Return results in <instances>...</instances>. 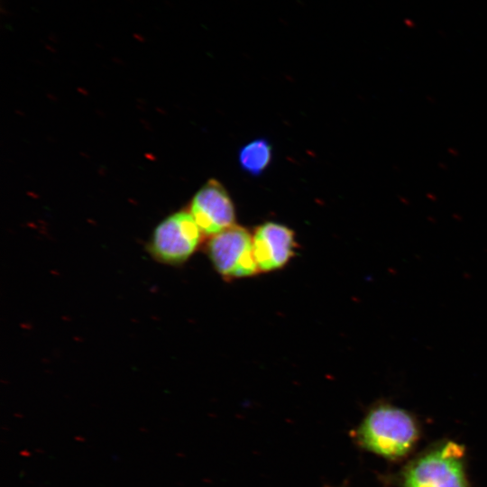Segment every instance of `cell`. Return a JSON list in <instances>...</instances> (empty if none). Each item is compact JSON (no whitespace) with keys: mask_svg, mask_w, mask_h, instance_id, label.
<instances>
[{"mask_svg":"<svg viewBox=\"0 0 487 487\" xmlns=\"http://www.w3.org/2000/svg\"><path fill=\"white\" fill-rule=\"evenodd\" d=\"M351 436L361 448L388 459L407 455L418 438L414 417L390 403L373 405Z\"/></svg>","mask_w":487,"mask_h":487,"instance_id":"obj_1","label":"cell"},{"mask_svg":"<svg viewBox=\"0 0 487 487\" xmlns=\"http://www.w3.org/2000/svg\"><path fill=\"white\" fill-rule=\"evenodd\" d=\"M464 448L449 441L414 460L403 473V487H468Z\"/></svg>","mask_w":487,"mask_h":487,"instance_id":"obj_2","label":"cell"},{"mask_svg":"<svg viewBox=\"0 0 487 487\" xmlns=\"http://www.w3.org/2000/svg\"><path fill=\"white\" fill-rule=\"evenodd\" d=\"M201 236L202 232L193 216L185 211L177 212L155 228L149 250L162 263L180 264L194 253Z\"/></svg>","mask_w":487,"mask_h":487,"instance_id":"obj_3","label":"cell"},{"mask_svg":"<svg viewBox=\"0 0 487 487\" xmlns=\"http://www.w3.org/2000/svg\"><path fill=\"white\" fill-rule=\"evenodd\" d=\"M207 253L213 266L224 278L251 277L259 271L253 235L242 226L234 225L211 236Z\"/></svg>","mask_w":487,"mask_h":487,"instance_id":"obj_4","label":"cell"},{"mask_svg":"<svg viewBox=\"0 0 487 487\" xmlns=\"http://www.w3.org/2000/svg\"><path fill=\"white\" fill-rule=\"evenodd\" d=\"M189 213L205 235L213 236L234 225L233 202L225 188L216 179L208 180L197 192Z\"/></svg>","mask_w":487,"mask_h":487,"instance_id":"obj_5","label":"cell"},{"mask_svg":"<svg viewBox=\"0 0 487 487\" xmlns=\"http://www.w3.org/2000/svg\"><path fill=\"white\" fill-rule=\"evenodd\" d=\"M253 254L259 271H271L285 266L294 255V232L273 222L258 226L253 234Z\"/></svg>","mask_w":487,"mask_h":487,"instance_id":"obj_6","label":"cell"},{"mask_svg":"<svg viewBox=\"0 0 487 487\" xmlns=\"http://www.w3.org/2000/svg\"><path fill=\"white\" fill-rule=\"evenodd\" d=\"M271 159V147L265 139H256L239 151V162L244 170L251 175H260Z\"/></svg>","mask_w":487,"mask_h":487,"instance_id":"obj_7","label":"cell"},{"mask_svg":"<svg viewBox=\"0 0 487 487\" xmlns=\"http://www.w3.org/2000/svg\"><path fill=\"white\" fill-rule=\"evenodd\" d=\"M326 487H335V486H326Z\"/></svg>","mask_w":487,"mask_h":487,"instance_id":"obj_8","label":"cell"}]
</instances>
